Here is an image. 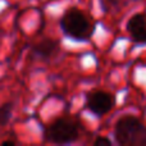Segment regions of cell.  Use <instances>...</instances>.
Wrapping results in <instances>:
<instances>
[{
	"label": "cell",
	"mask_w": 146,
	"mask_h": 146,
	"mask_svg": "<svg viewBox=\"0 0 146 146\" xmlns=\"http://www.w3.org/2000/svg\"><path fill=\"white\" fill-rule=\"evenodd\" d=\"M1 145H12V146H14L15 145V141H12V140H9V141H4V142H3V144Z\"/></svg>",
	"instance_id": "obj_9"
},
{
	"label": "cell",
	"mask_w": 146,
	"mask_h": 146,
	"mask_svg": "<svg viewBox=\"0 0 146 146\" xmlns=\"http://www.w3.org/2000/svg\"><path fill=\"white\" fill-rule=\"evenodd\" d=\"M60 27L68 37L77 41L90 38L94 26L88 17L78 8H69L60 18Z\"/></svg>",
	"instance_id": "obj_2"
},
{
	"label": "cell",
	"mask_w": 146,
	"mask_h": 146,
	"mask_svg": "<svg viewBox=\"0 0 146 146\" xmlns=\"http://www.w3.org/2000/svg\"><path fill=\"white\" fill-rule=\"evenodd\" d=\"M94 145L95 146H110L111 145V141L109 139H106V137H96L95 140H94Z\"/></svg>",
	"instance_id": "obj_8"
},
{
	"label": "cell",
	"mask_w": 146,
	"mask_h": 146,
	"mask_svg": "<svg viewBox=\"0 0 146 146\" xmlns=\"http://www.w3.org/2000/svg\"><path fill=\"white\" fill-rule=\"evenodd\" d=\"M80 136V123L73 118L60 117L46 126L44 139L51 144L66 145L72 144Z\"/></svg>",
	"instance_id": "obj_3"
},
{
	"label": "cell",
	"mask_w": 146,
	"mask_h": 146,
	"mask_svg": "<svg viewBox=\"0 0 146 146\" xmlns=\"http://www.w3.org/2000/svg\"><path fill=\"white\" fill-rule=\"evenodd\" d=\"M86 106L95 115H105L106 113H109L113 109L114 98L108 91L95 90L88 94L87 100H86Z\"/></svg>",
	"instance_id": "obj_4"
},
{
	"label": "cell",
	"mask_w": 146,
	"mask_h": 146,
	"mask_svg": "<svg viewBox=\"0 0 146 146\" xmlns=\"http://www.w3.org/2000/svg\"><path fill=\"white\" fill-rule=\"evenodd\" d=\"M114 137L121 146H146V126L135 115H123L114 126Z\"/></svg>",
	"instance_id": "obj_1"
},
{
	"label": "cell",
	"mask_w": 146,
	"mask_h": 146,
	"mask_svg": "<svg viewBox=\"0 0 146 146\" xmlns=\"http://www.w3.org/2000/svg\"><path fill=\"white\" fill-rule=\"evenodd\" d=\"M13 113V104L5 103L4 105L0 106V126H5L12 118Z\"/></svg>",
	"instance_id": "obj_7"
},
{
	"label": "cell",
	"mask_w": 146,
	"mask_h": 146,
	"mask_svg": "<svg viewBox=\"0 0 146 146\" xmlns=\"http://www.w3.org/2000/svg\"><path fill=\"white\" fill-rule=\"evenodd\" d=\"M59 51V41L55 38H44L38 44H36L32 48V54L35 56H38L41 59L53 58L56 53Z\"/></svg>",
	"instance_id": "obj_6"
},
{
	"label": "cell",
	"mask_w": 146,
	"mask_h": 146,
	"mask_svg": "<svg viewBox=\"0 0 146 146\" xmlns=\"http://www.w3.org/2000/svg\"><path fill=\"white\" fill-rule=\"evenodd\" d=\"M127 32L136 44H146V14H133L127 22Z\"/></svg>",
	"instance_id": "obj_5"
}]
</instances>
